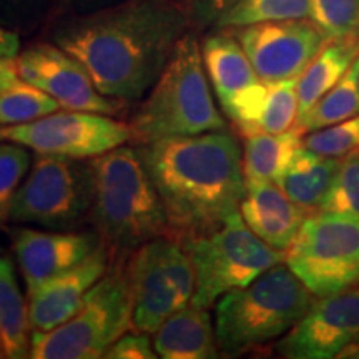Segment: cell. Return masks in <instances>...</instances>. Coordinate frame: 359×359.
I'll use <instances>...</instances> for the list:
<instances>
[{"mask_svg":"<svg viewBox=\"0 0 359 359\" xmlns=\"http://www.w3.org/2000/svg\"><path fill=\"white\" fill-rule=\"evenodd\" d=\"M45 37L77 58L102 95L137 102L150 92L178 40L193 29L173 0H123L57 17Z\"/></svg>","mask_w":359,"mask_h":359,"instance_id":"obj_1","label":"cell"},{"mask_svg":"<svg viewBox=\"0 0 359 359\" xmlns=\"http://www.w3.org/2000/svg\"><path fill=\"white\" fill-rule=\"evenodd\" d=\"M321 210L359 218V150L341 158L338 175Z\"/></svg>","mask_w":359,"mask_h":359,"instance_id":"obj_32","label":"cell"},{"mask_svg":"<svg viewBox=\"0 0 359 359\" xmlns=\"http://www.w3.org/2000/svg\"><path fill=\"white\" fill-rule=\"evenodd\" d=\"M55 0H0V25L19 35H32L47 25Z\"/></svg>","mask_w":359,"mask_h":359,"instance_id":"obj_31","label":"cell"},{"mask_svg":"<svg viewBox=\"0 0 359 359\" xmlns=\"http://www.w3.org/2000/svg\"><path fill=\"white\" fill-rule=\"evenodd\" d=\"M20 53V35L0 25V58H17Z\"/></svg>","mask_w":359,"mask_h":359,"instance_id":"obj_36","label":"cell"},{"mask_svg":"<svg viewBox=\"0 0 359 359\" xmlns=\"http://www.w3.org/2000/svg\"><path fill=\"white\" fill-rule=\"evenodd\" d=\"M303 147L318 155L330 156V158H344L353 151H358L359 115L331 125V127L306 133V137H303Z\"/></svg>","mask_w":359,"mask_h":359,"instance_id":"obj_30","label":"cell"},{"mask_svg":"<svg viewBox=\"0 0 359 359\" xmlns=\"http://www.w3.org/2000/svg\"><path fill=\"white\" fill-rule=\"evenodd\" d=\"M240 213L255 235L280 251L290 248L309 215L290 200L276 182L246 183Z\"/></svg>","mask_w":359,"mask_h":359,"instance_id":"obj_18","label":"cell"},{"mask_svg":"<svg viewBox=\"0 0 359 359\" xmlns=\"http://www.w3.org/2000/svg\"><path fill=\"white\" fill-rule=\"evenodd\" d=\"M155 351L163 359H213L219 348L208 309L188 304L155 331Z\"/></svg>","mask_w":359,"mask_h":359,"instance_id":"obj_19","label":"cell"},{"mask_svg":"<svg viewBox=\"0 0 359 359\" xmlns=\"http://www.w3.org/2000/svg\"><path fill=\"white\" fill-rule=\"evenodd\" d=\"M316 296L285 262L257 280L228 291L215 303V334L219 353L240 356L283 338L309 311Z\"/></svg>","mask_w":359,"mask_h":359,"instance_id":"obj_5","label":"cell"},{"mask_svg":"<svg viewBox=\"0 0 359 359\" xmlns=\"http://www.w3.org/2000/svg\"><path fill=\"white\" fill-rule=\"evenodd\" d=\"M354 67H356V80H358V87H359V55L356 60H354Z\"/></svg>","mask_w":359,"mask_h":359,"instance_id":"obj_38","label":"cell"},{"mask_svg":"<svg viewBox=\"0 0 359 359\" xmlns=\"http://www.w3.org/2000/svg\"><path fill=\"white\" fill-rule=\"evenodd\" d=\"M201 55L223 114L241 132L262 114L268 85L259 79L230 29H217L206 35L201 42Z\"/></svg>","mask_w":359,"mask_h":359,"instance_id":"obj_15","label":"cell"},{"mask_svg":"<svg viewBox=\"0 0 359 359\" xmlns=\"http://www.w3.org/2000/svg\"><path fill=\"white\" fill-rule=\"evenodd\" d=\"M120 2H123V0H55L52 15L50 19H48V22L62 15L93 12V11H98V8L115 6V4H120Z\"/></svg>","mask_w":359,"mask_h":359,"instance_id":"obj_35","label":"cell"},{"mask_svg":"<svg viewBox=\"0 0 359 359\" xmlns=\"http://www.w3.org/2000/svg\"><path fill=\"white\" fill-rule=\"evenodd\" d=\"M180 243L195 269L191 304L206 309L228 291L250 285L285 262V251L271 248L255 235L240 212L230 215L218 230Z\"/></svg>","mask_w":359,"mask_h":359,"instance_id":"obj_7","label":"cell"},{"mask_svg":"<svg viewBox=\"0 0 359 359\" xmlns=\"http://www.w3.org/2000/svg\"><path fill=\"white\" fill-rule=\"evenodd\" d=\"M359 343V283L323 296L283 338L276 353L290 359L346 356Z\"/></svg>","mask_w":359,"mask_h":359,"instance_id":"obj_14","label":"cell"},{"mask_svg":"<svg viewBox=\"0 0 359 359\" xmlns=\"http://www.w3.org/2000/svg\"><path fill=\"white\" fill-rule=\"evenodd\" d=\"M309 19L330 40L359 37V0H311Z\"/></svg>","mask_w":359,"mask_h":359,"instance_id":"obj_29","label":"cell"},{"mask_svg":"<svg viewBox=\"0 0 359 359\" xmlns=\"http://www.w3.org/2000/svg\"><path fill=\"white\" fill-rule=\"evenodd\" d=\"M2 358H7L6 353H4V348H2V343H0V359Z\"/></svg>","mask_w":359,"mask_h":359,"instance_id":"obj_40","label":"cell"},{"mask_svg":"<svg viewBox=\"0 0 359 359\" xmlns=\"http://www.w3.org/2000/svg\"><path fill=\"white\" fill-rule=\"evenodd\" d=\"M135 148L154 180L175 240L208 235L240 210L246 191L243 155L226 130Z\"/></svg>","mask_w":359,"mask_h":359,"instance_id":"obj_2","label":"cell"},{"mask_svg":"<svg viewBox=\"0 0 359 359\" xmlns=\"http://www.w3.org/2000/svg\"><path fill=\"white\" fill-rule=\"evenodd\" d=\"M29 168V148L13 142H0V231L11 222L13 200Z\"/></svg>","mask_w":359,"mask_h":359,"instance_id":"obj_28","label":"cell"},{"mask_svg":"<svg viewBox=\"0 0 359 359\" xmlns=\"http://www.w3.org/2000/svg\"><path fill=\"white\" fill-rule=\"evenodd\" d=\"M60 109V103L43 90L19 80L0 93V127L34 122Z\"/></svg>","mask_w":359,"mask_h":359,"instance_id":"obj_27","label":"cell"},{"mask_svg":"<svg viewBox=\"0 0 359 359\" xmlns=\"http://www.w3.org/2000/svg\"><path fill=\"white\" fill-rule=\"evenodd\" d=\"M90 163L95 190L88 223L109 250L111 264L127 263L147 241L170 236L163 203L137 148L122 145Z\"/></svg>","mask_w":359,"mask_h":359,"instance_id":"obj_3","label":"cell"},{"mask_svg":"<svg viewBox=\"0 0 359 359\" xmlns=\"http://www.w3.org/2000/svg\"><path fill=\"white\" fill-rule=\"evenodd\" d=\"M132 293L125 263L88 291L82 306L69 321L52 331H32V359H97L132 327Z\"/></svg>","mask_w":359,"mask_h":359,"instance_id":"obj_6","label":"cell"},{"mask_svg":"<svg viewBox=\"0 0 359 359\" xmlns=\"http://www.w3.org/2000/svg\"><path fill=\"white\" fill-rule=\"evenodd\" d=\"M111 266L110 253L100 245L90 257L69 271L53 276L29 294L32 331H52L69 321L82 306L85 296Z\"/></svg>","mask_w":359,"mask_h":359,"instance_id":"obj_17","label":"cell"},{"mask_svg":"<svg viewBox=\"0 0 359 359\" xmlns=\"http://www.w3.org/2000/svg\"><path fill=\"white\" fill-rule=\"evenodd\" d=\"M353 353H354V354H353V356H354V358H358V359H359V346H356V348H354V349H353Z\"/></svg>","mask_w":359,"mask_h":359,"instance_id":"obj_39","label":"cell"},{"mask_svg":"<svg viewBox=\"0 0 359 359\" xmlns=\"http://www.w3.org/2000/svg\"><path fill=\"white\" fill-rule=\"evenodd\" d=\"M285 263L316 296H330L359 283V218L338 212L309 213Z\"/></svg>","mask_w":359,"mask_h":359,"instance_id":"obj_10","label":"cell"},{"mask_svg":"<svg viewBox=\"0 0 359 359\" xmlns=\"http://www.w3.org/2000/svg\"><path fill=\"white\" fill-rule=\"evenodd\" d=\"M230 30L264 83L298 79L330 40L311 19L262 22Z\"/></svg>","mask_w":359,"mask_h":359,"instance_id":"obj_12","label":"cell"},{"mask_svg":"<svg viewBox=\"0 0 359 359\" xmlns=\"http://www.w3.org/2000/svg\"><path fill=\"white\" fill-rule=\"evenodd\" d=\"M185 11L193 29L215 25L218 17L236 0H173Z\"/></svg>","mask_w":359,"mask_h":359,"instance_id":"obj_34","label":"cell"},{"mask_svg":"<svg viewBox=\"0 0 359 359\" xmlns=\"http://www.w3.org/2000/svg\"><path fill=\"white\" fill-rule=\"evenodd\" d=\"M17 72L24 82L34 85L65 110L118 115L125 102L102 95L85 67L50 40L32 43L15 58Z\"/></svg>","mask_w":359,"mask_h":359,"instance_id":"obj_13","label":"cell"},{"mask_svg":"<svg viewBox=\"0 0 359 359\" xmlns=\"http://www.w3.org/2000/svg\"><path fill=\"white\" fill-rule=\"evenodd\" d=\"M128 125L135 145L224 130V120L210 92L195 30L178 40L168 64Z\"/></svg>","mask_w":359,"mask_h":359,"instance_id":"obj_4","label":"cell"},{"mask_svg":"<svg viewBox=\"0 0 359 359\" xmlns=\"http://www.w3.org/2000/svg\"><path fill=\"white\" fill-rule=\"evenodd\" d=\"M359 55V37L331 39L298 77V102L302 116L330 92L351 69Z\"/></svg>","mask_w":359,"mask_h":359,"instance_id":"obj_21","label":"cell"},{"mask_svg":"<svg viewBox=\"0 0 359 359\" xmlns=\"http://www.w3.org/2000/svg\"><path fill=\"white\" fill-rule=\"evenodd\" d=\"M20 80L15 58H0V93Z\"/></svg>","mask_w":359,"mask_h":359,"instance_id":"obj_37","label":"cell"},{"mask_svg":"<svg viewBox=\"0 0 359 359\" xmlns=\"http://www.w3.org/2000/svg\"><path fill=\"white\" fill-rule=\"evenodd\" d=\"M107 359H155L158 354L155 351V346L151 344V339L148 333H125L115 341L111 346L107 349Z\"/></svg>","mask_w":359,"mask_h":359,"instance_id":"obj_33","label":"cell"},{"mask_svg":"<svg viewBox=\"0 0 359 359\" xmlns=\"http://www.w3.org/2000/svg\"><path fill=\"white\" fill-rule=\"evenodd\" d=\"M132 293V330L155 333L172 314L191 303L195 269L178 240L160 236L147 241L125 263Z\"/></svg>","mask_w":359,"mask_h":359,"instance_id":"obj_9","label":"cell"},{"mask_svg":"<svg viewBox=\"0 0 359 359\" xmlns=\"http://www.w3.org/2000/svg\"><path fill=\"white\" fill-rule=\"evenodd\" d=\"M359 114V87L356 67L351 65L344 77L325 93L306 114L298 116L294 127L303 135L331 127Z\"/></svg>","mask_w":359,"mask_h":359,"instance_id":"obj_24","label":"cell"},{"mask_svg":"<svg viewBox=\"0 0 359 359\" xmlns=\"http://www.w3.org/2000/svg\"><path fill=\"white\" fill-rule=\"evenodd\" d=\"M311 0H236L218 20L217 29H238L262 22L309 19Z\"/></svg>","mask_w":359,"mask_h":359,"instance_id":"obj_25","label":"cell"},{"mask_svg":"<svg viewBox=\"0 0 359 359\" xmlns=\"http://www.w3.org/2000/svg\"><path fill=\"white\" fill-rule=\"evenodd\" d=\"M268 93L262 114L253 123L241 130V137L255 133H283L294 127L299 115L298 79L266 83Z\"/></svg>","mask_w":359,"mask_h":359,"instance_id":"obj_26","label":"cell"},{"mask_svg":"<svg viewBox=\"0 0 359 359\" xmlns=\"http://www.w3.org/2000/svg\"><path fill=\"white\" fill-rule=\"evenodd\" d=\"M304 135L293 127L283 133H255L245 137L243 173L246 183L276 182L299 147Z\"/></svg>","mask_w":359,"mask_h":359,"instance_id":"obj_23","label":"cell"},{"mask_svg":"<svg viewBox=\"0 0 359 359\" xmlns=\"http://www.w3.org/2000/svg\"><path fill=\"white\" fill-rule=\"evenodd\" d=\"M339 165L341 158H330L299 147L276 178V183L303 210L309 213L320 212L330 195Z\"/></svg>","mask_w":359,"mask_h":359,"instance_id":"obj_20","label":"cell"},{"mask_svg":"<svg viewBox=\"0 0 359 359\" xmlns=\"http://www.w3.org/2000/svg\"><path fill=\"white\" fill-rule=\"evenodd\" d=\"M0 140L19 143L40 155L90 160L133 142L128 122L92 111L65 110L34 122L0 127Z\"/></svg>","mask_w":359,"mask_h":359,"instance_id":"obj_11","label":"cell"},{"mask_svg":"<svg viewBox=\"0 0 359 359\" xmlns=\"http://www.w3.org/2000/svg\"><path fill=\"white\" fill-rule=\"evenodd\" d=\"M93 190L90 160L37 154L13 200L11 222L47 230H75L88 222Z\"/></svg>","mask_w":359,"mask_h":359,"instance_id":"obj_8","label":"cell"},{"mask_svg":"<svg viewBox=\"0 0 359 359\" xmlns=\"http://www.w3.org/2000/svg\"><path fill=\"white\" fill-rule=\"evenodd\" d=\"M11 236L27 294H32L53 276L85 262L102 245L97 231L13 228Z\"/></svg>","mask_w":359,"mask_h":359,"instance_id":"obj_16","label":"cell"},{"mask_svg":"<svg viewBox=\"0 0 359 359\" xmlns=\"http://www.w3.org/2000/svg\"><path fill=\"white\" fill-rule=\"evenodd\" d=\"M29 304L22 294L15 266L8 257H0V343L11 359L30 354Z\"/></svg>","mask_w":359,"mask_h":359,"instance_id":"obj_22","label":"cell"}]
</instances>
